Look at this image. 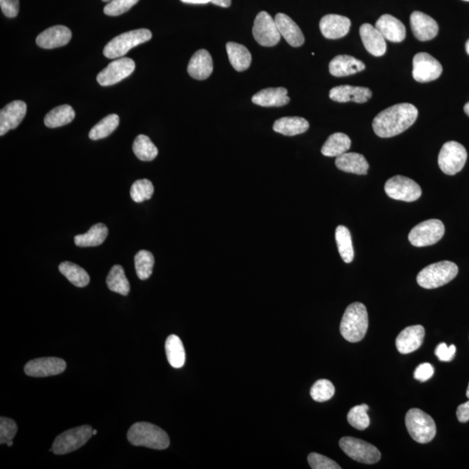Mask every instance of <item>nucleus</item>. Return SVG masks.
<instances>
[{
  "label": "nucleus",
  "instance_id": "1",
  "mask_svg": "<svg viewBox=\"0 0 469 469\" xmlns=\"http://www.w3.org/2000/svg\"><path fill=\"white\" fill-rule=\"evenodd\" d=\"M418 118L414 104L402 103L385 109L373 121V130L380 138L395 137L411 127Z\"/></svg>",
  "mask_w": 469,
  "mask_h": 469
},
{
  "label": "nucleus",
  "instance_id": "2",
  "mask_svg": "<svg viewBox=\"0 0 469 469\" xmlns=\"http://www.w3.org/2000/svg\"><path fill=\"white\" fill-rule=\"evenodd\" d=\"M127 439L136 447H146L152 450H166L170 446L167 433L149 423H137L128 431Z\"/></svg>",
  "mask_w": 469,
  "mask_h": 469
},
{
  "label": "nucleus",
  "instance_id": "3",
  "mask_svg": "<svg viewBox=\"0 0 469 469\" xmlns=\"http://www.w3.org/2000/svg\"><path fill=\"white\" fill-rule=\"evenodd\" d=\"M368 328V315L363 303H354L346 308L340 332L350 343H358L364 338Z\"/></svg>",
  "mask_w": 469,
  "mask_h": 469
},
{
  "label": "nucleus",
  "instance_id": "4",
  "mask_svg": "<svg viewBox=\"0 0 469 469\" xmlns=\"http://www.w3.org/2000/svg\"><path fill=\"white\" fill-rule=\"evenodd\" d=\"M459 268L455 263L450 261H442L424 268L417 276V283L420 287L433 290L442 287L458 274Z\"/></svg>",
  "mask_w": 469,
  "mask_h": 469
},
{
  "label": "nucleus",
  "instance_id": "5",
  "mask_svg": "<svg viewBox=\"0 0 469 469\" xmlns=\"http://www.w3.org/2000/svg\"><path fill=\"white\" fill-rule=\"evenodd\" d=\"M151 38V31L148 29L126 31L112 39L107 44L104 49V55L110 59L123 58L132 48L149 41Z\"/></svg>",
  "mask_w": 469,
  "mask_h": 469
},
{
  "label": "nucleus",
  "instance_id": "6",
  "mask_svg": "<svg viewBox=\"0 0 469 469\" xmlns=\"http://www.w3.org/2000/svg\"><path fill=\"white\" fill-rule=\"evenodd\" d=\"M405 423L408 434L416 443L426 444L435 438L436 435L435 420L419 408H411L408 410Z\"/></svg>",
  "mask_w": 469,
  "mask_h": 469
},
{
  "label": "nucleus",
  "instance_id": "7",
  "mask_svg": "<svg viewBox=\"0 0 469 469\" xmlns=\"http://www.w3.org/2000/svg\"><path fill=\"white\" fill-rule=\"evenodd\" d=\"M94 435V430L89 425L71 428L59 435L52 445V452L55 455H66L79 450Z\"/></svg>",
  "mask_w": 469,
  "mask_h": 469
},
{
  "label": "nucleus",
  "instance_id": "8",
  "mask_svg": "<svg viewBox=\"0 0 469 469\" xmlns=\"http://www.w3.org/2000/svg\"><path fill=\"white\" fill-rule=\"evenodd\" d=\"M468 159V152L462 143L455 141L445 143L438 156L440 169L443 173L454 176L463 169Z\"/></svg>",
  "mask_w": 469,
  "mask_h": 469
},
{
  "label": "nucleus",
  "instance_id": "9",
  "mask_svg": "<svg viewBox=\"0 0 469 469\" xmlns=\"http://www.w3.org/2000/svg\"><path fill=\"white\" fill-rule=\"evenodd\" d=\"M444 234L443 223L439 219H430L413 228L408 234V240L413 246L426 247L438 243Z\"/></svg>",
  "mask_w": 469,
  "mask_h": 469
},
{
  "label": "nucleus",
  "instance_id": "10",
  "mask_svg": "<svg viewBox=\"0 0 469 469\" xmlns=\"http://www.w3.org/2000/svg\"><path fill=\"white\" fill-rule=\"evenodd\" d=\"M340 448L351 459L365 464H375L380 459V453L374 445L354 437H343Z\"/></svg>",
  "mask_w": 469,
  "mask_h": 469
},
{
  "label": "nucleus",
  "instance_id": "11",
  "mask_svg": "<svg viewBox=\"0 0 469 469\" xmlns=\"http://www.w3.org/2000/svg\"><path fill=\"white\" fill-rule=\"evenodd\" d=\"M385 192L390 198L403 202H415L422 196L418 183L404 176H395L388 180Z\"/></svg>",
  "mask_w": 469,
  "mask_h": 469
},
{
  "label": "nucleus",
  "instance_id": "12",
  "mask_svg": "<svg viewBox=\"0 0 469 469\" xmlns=\"http://www.w3.org/2000/svg\"><path fill=\"white\" fill-rule=\"evenodd\" d=\"M252 34L260 46L272 47L278 45L281 39L278 27L275 19L266 11H261L256 16Z\"/></svg>",
  "mask_w": 469,
  "mask_h": 469
},
{
  "label": "nucleus",
  "instance_id": "13",
  "mask_svg": "<svg viewBox=\"0 0 469 469\" xmlns=\"http://www.w3.org/2000/svg\"><path fill=\"white\" fill-rule=\"evenodd\" d=\"M443 74L438 60L427 52H419L413 59V78L420 83L434 81Z\"/></svg>",
  "mask_w": 469,
  "mask_h": 469
},
{
  "label": "nucleus",
  "instance_id": "14",
  "mask_svg": "<svg viewBox=\"0 0 469 469\" xmlns=\"http://www.w3.org/2000/svg\"><path fill=\"white\" fill-rule=\"evenodd\" d=\"M136 64L131 59L119 58L108 65L97 76V81L100 86H111L129 77L134 71Z\"/></svg>",
  "mask_w": 469,
  "mask_h": 469
},
{
  "label": "nucleus",
  "instance_id": "15",
  "mask_svg": "<svg viewBox=\"0 0 469 469\" xmlns=\"http://www.w3.org/2000/svg\"><path fill=\"white\" fill-rule=\"evenodd\" d=\"M65 360L58 358H43L31 360L25 366V373L31 378H48L62 374L66 370Z\"/></svg>",
  "mask_w": 469,
  "mask_h": 469
},
{
  "label": "nucleus",
  "instance_id": "16",
  "mask_svg": "<svg viewBox=\"0 0 469 469\" xmlns=\"http://www.w3.org/2000/svg\"><path fill=\"white\" fill-rule=\"evenodd\" d=\"M26 111V104L21 100H16L4 107L0 111V136L16 129L25 118Z\"/></svg>",
  "mask_w": 469,
  "mask_h": 469
},
{
  "label": "nucleus",
  "instance_id": "17",
  "mask_svg": "<svg viewBox=\"0 0 469 469\" xmlns=\"http://www.w3.org/2000/svg\"><path fill=\"white\" fill-rule=\"evenodd\" d=\"M410 26L413 34L420 41H428L438 34V24L430 16L422 11H415L411 14Z\"/></svg>",
  "mask_w": 469,
  "mask_h": 469
},
{
  "label": "nucleus",
  "instance_id": "18",
  "mask_svg": "<svg viewBox=\"0 0 469 469\" xmlns=\"http://www.w3.org/2000/svg\"><path fill=\"white\" fill-rule=\"evenodd\" d=\"M321 33L328 39H338L346 37L350 31L351 21L344 16L328 14L321 19Z\"/></svg>",
  "mask_w": 469,
  "mask_h": 469
},
{
  "label": "nucleus",
  "instance_id": "19",
  "mask_svg": "<svg viewBox=\"0 0 469 469\" xmlns=\"http://www.w3.org/2000/svg\"><path fill=\"white\" fill-rule=\"evenodd\" d=\"M425 330L422 326L407 327L400 333L395 346L400 354H410L423 346Z\"/></svg>",
  "mask_w": 469,
  "mask_h": 469
},
{
  "label": "nucleus",
  "instance_id": "20",
  "mask_svg": "<svg viewBox=\"0 0 469 469\" xmlns=\"http://www.w3.org/2000/svg\"><path fill=\"white\" fill-rule=\"evenodd\" d=\"M71 39V31L65 26H55L48 28L40 34L36 43L44 49H54V48L66 46Z\"/></svg>",
  "mask_w": 469,
  "mask_h": 469
},
{
  "label": "nucleus",
  "instance_id": "21",
  "mask_svg": "<svg viewBox=\"0 0 469 469\" xmlns=\"http://www.w3.org/2000/svg\"><path fill=\"white\" fill-rule=\"evenodd\" d=\"M372 97V91L367 87L339 86L332 88L330 98L338 103H366Z\"/></svg>",
  "mask_w": 469,
  "mask_h": 469
},
{
  "label": "nucleus",
  "instance_id": "22",
  "mask_svg": "<svg viewBox=\"0 0 469 469\" xmlns=\"http://www.w3.org/2000/svg\"><path fill=\"white\" fill-rule=\"evenodd\" d=\"M360 36L365 49L375 57H382L387 51L386 39L371 24H363L360 27Z\"/></svg>",
  "mask_w": 469,
  "mask_h": 469
},
{
  "label": "nucleus",
  "instance_id": "23",
  "mask_svg": "<svg viewBox=\"0 0 469 469\" xmlns=\"http://www.w3.org/2000/svg\"><path fill=\"white\" fill-rule=\"evenodd\" d=\"M375 26L388 41L400 43L406 38V28L403 22L394 16L390 14L380 16Z\"/></svg>",
  "mask_w": 469,
  "mask_h": 469
},
{
  "label": "nucleus",
  "instance_id": "24",
  "mask_svg": "<svg viewBox=\"0 0 469 469\" xmlns=\"http://www.w3.org/2000/svg\"><path fill=\"white\" fill-rule=\"evenodd\" d=\"M281 37L286 40L288 45L293 47L302 46L306 41L303 31L296 23L284 14H276L275 18Z\"/></svg>",
  "mask_w": 469,
  "mask_h": 469
},
{
  "label": "nucleus",
  "instance_id": "25",
  "mask_svg": "<svg viewBox=\"0 0 469 469\" xmlns=\"http://www.w3.org/2000/svg\"><path fill=\"white\" fill-rule=\"evenodd\" d=\"M213 69V60L206 50H199L195 52L187 67L188 74L191 78L196 80L208 79Z\"/></svg>",
  "mask_w": 469,
  "mask_h": 469
},
{
  "label": "nucleus",
  "instance_id": "26",
  "mask_svg": "<svg viewBox=\"0 0 469 469\" xmlns=\"http://www.w3.org/2000/svg\"><path fill=\"white\" fill-rule=\"evenodd\" d=\"M364 63L348 55H339L330 63V72L334 77H346L365 70Z\"/></svg>",
  "mask_w": 469,
  "mask_h": 469
},
{
  "label": "nucleus",
  "instance_id": "27",
  "mask_svg": "<svg viewBox=\"0 0 469 469\" xmlns=\"http://www.w3.org/2000/svg\"><path fill=\"white\" fill-rule=\"evenodd\" d=\"M288 91L286 88H267L255 94L252 102L263 107H281L290 103Z\"/></svg>",
  "mask_w": 469,
  "mask_h": 469
},
{
  "label": "nucleus",
  "instance_id": "28",
  "mask_svg": "<svg viewBox=\"0 0 469 469\" xmlns=\"http://www.w3.org/2000/svg\"><path fill=\"white\" fill-rule=\"evenodd\" d=\"M336 166L340 171L356 175H366L370 168L364 156L355 152H346L338 156Z\"/></svg>",
  "mask_w": 469,
  "mask_h": 469
},
{
  "label": "nucleus",
  "instance_id": "29",
  "mask_svg": "<svg viewBox=\"0 0 469 469\" xmlns=\"http://www.w3.org/2000/svg\"><path fill=\"white\" fill-rule=\"evenodd\" d=\"M310 128V123L306 118L300 117L282 118L274 123L273 130L284 136H293L304 133Z\"/></svg>",
  "mask_w": 469,
  "mask_h": 469
},
{
  "label": "nucleus",
  "instance_id": "30",
  "mask_svg": "<svg viewBox=\"0 0 469 469\" xmlns=\"http://www.w3.org/2000/svg\"><path fill=\"white\" fill-rule=\"evenodd\" d=\"M226 51L231 66L236 71H246L251 66V54L246 46L238 43L228 42Z\"/></svg>",
  "mask_w": 469,
  "mask_h": 469
},
{
  "label": "nucleus",
  "instance_id": "31",
  "mask_svg": "<svg viewBox=\"0 0 469 469\" xmlns=\"http://www.w3.org/2000/svg\"><path fill=\"white\" fill-rule=\"evenodd\" d=\"M109 233L106 224L97 223L90 228L86 234L75 236L74 242L79 247H96L106 241Z\"/></svg>",
  "mask_w": 469,
  "mask_h": 469
},
{
  "label": "nucleus",
  "instance_id": "32",
  "mask_svg": "<svg viewBox=\"0 0 469 469\" xmlns=\"http://www.w3.org/2000/svg\"><path fill=\"white\" fill-rule=\"evenodd\" d=\"M351 140L348 136L341 132L332 134L322 147V154L326 156H338L346 153L351 149Z\"/></svg>",
  "mask_w": 469,
  "mask_h": 469
},
{
  "label": "nucleus",
  "instance_id": "33",
  "mask_svg": "<svg viewBox=\"0 0 469 469\" xmlns=\"http://www.w3.org/2000/svg\"><path fill=\"white\" fill-rule=\"evenodd\" d=\"M168 362L175 368H182L186 363V351L181 339L178 336L171 335L166 343Z\"/></svg>",
  "mask_w": 469,
  "mask_h": 469
},
{
  "label": "nucleus",
  "instance_id": "34",
  "mask_svg": "<svg viewBox=\"0 0 469 469\" xmlns=\"http://www.w3.org/2000/svg\"><path fill=\"white\" fill-rule=\"evenodd\" d=\"M74 118V108L68 104H64L48 112L45 118V124L49 128L61 127L70 123Z\"/></svg>",
  "mask_w": 469,
  "mask_h": 469
},
{
  "label": "nucleus",
  "instance_id": "35",
  "mask_svg": "<svg viewBox=\"0 0 469 469\" xmlns=\"http://www.w3.org/2000/svg\"><path fill=\"white\" fill-rule=\"evenodd\" d=\"M336 241L338 244L341 258L346 263H351L354 259V247H353L351 231L343 226H339L336 230Z\"/></svg>",
  "mask_w": 469,
  "mask_h": 469
},
{
  "label": "nucleus",
  "instance_id": "36",
  "mask_svg": "<svg viewBox=\"0 0 469 469\" xmlns=\"http://www.w3.org/2000/svg\"><path fill=\"white\" fill-rule=\"evenodd\" d=\"M59 271L61 274L74 284V286L84 288L90 283V276L83 268L71 262H63L60 264Z\"/></svg>",
  "mask_w": 469,
  "mask_h": 469
},
{
  "label": "nucleus",
  "instance_id": "37",
  "mask_svg": "<svg viewBox=\"0 0 469 469\" xmlns=\"http://www.w3.org/2000/svg\"><path fill=\"white\" fill-rule=\"evenodd\" d=\"M108 288L111 291L116 292L122 296L129 294L131 287L129 281H128L124 270L122 266H115L111 268L110 273L106 278Z\"/></svg>",
  "mask_w": 469,
  "mask_h": 469
},
{
  "label": "nucleus",
  "instance_id": "38",
  "mask_svg": "<svg viewBox=\"0 0 469 469\" xmlns=\"http://www.w3.org/2000/svg\"><path fill=\"white\" fill-rule=\"evenodd\" d=\"M132 149L141 161H152L158 155V148L146 135H139L135 138Z\"/></svg>",
  "mask_w": 469,
  "mask_h": 469
},
{
  "label": "nucleus",
  "instance_id": "39",
  "mask_svg": "<svg viewBox=\"0 0 469 469\" xmlns=\"http://www.w3.org/2000/svg\"><path fill=\"white\" fill-rule=\"evenodd\" d=\"M119 117L117 114L108 115L92 128L89 133L91 140H99L109 137L117 129Z\"/></svg>",
  "mask_w": 469,
  "mask_h": 469
},
{
  "label": "nucleus",
  "instance_id": "40",
  "mask_svg": "<svg viewBox=\"0 0 469 469\" xmlns=\"http://www.w3.org/2000/svg\"><path fill=\"white\" fill-rule=\"evenodd\" d=\"M155 259L151 252L140 251L135 256L136 272L140 280H146L150 278L153 271Z\"/></svg>",
  "mask_w": 469,
  "mask_h": 469
},
{
  "label": "nucleus",
  "instance_id": "41",
  "mask_svg": "<svg viewBox=\"0 0 469 469\" xmlns=\"http://www.w3.org/2000/svg\"><path fill=\"white\" fill-rule=\"evenodd\" d=\"M367 404L358 405L352 408L348 414V422L353 428L358 430H365L370 426V420L368 415Z\"/></svg>",
  "mask_w": 469,
  "mask_h": 469
},
{
  "label": "nucleus",
  "instance_id": "42",
  "mask_svg": "<svg viewBox=\"0 0 469 469\" xmlns=\"http://www.w3.org/2000/svg\"><path fill=\"white\" fill-rule=\"evenodd\" d=\"M335 395V387L331 380L322 379L313 385L311 395L318 403H324L331 400Z\"/></svg>",
  "mask_w": 469,
  "mask_h": 469
},
{
  "label": "nucleus",
  "instance_id": "43",
  "mask_svg": "<svg viewBox=\"0 0 469 469\" xmlns=\"http://www.w3.org/2000/svg\"><path fill=\"white\" fill-rule=\"evenodd\" d=\"M153 193V184L148 179L137 180L131 188V196L136 203H142L151 199Z\"/></svg>",
  "mask_w": 469,
  "mask_h": 469
},
{
  "label": "nucleus",
  "instance_id": "44",
  "mask_svg": "<svg viewBox=\"0 0 469 469\" xmlns=\"http://www.w3.org/2000/svg\"><path fill=\"white\" fill-rule=\"evenodd\" d=\"M139 0H111L104 8V13L111 17H116L126 13Z\"/></svg>",
  "mask_w": 469,
  "mask_h": 469
},
{
  "label": "nucleus",
  "instance_id": "45",
  "mask_svg": "<svg viewBox=\"0 0 469 469\" xmlns=\"http://www.w3.org/2000/svg\"><path fill=\"white\" fill-rule=\"evenodd\" d=\"M17 432V424L14 420L6 418V417L0 418V443L3 445L11 442Z\"/></svg>",
  "mask_w": 469,
  "mask_h": 469
},
{
  "label": "nucleus",
  "instance_id": "46",
  "mask_svg": "<svg viewBox=\"0 0 469 469\" xmlns=\"http://www.w3.org/2000/svg\"><path fill=\"white\" fill-rule=\"evenodd\" d=\"M308 462L313 469H341V466L334 460L318 453H311L308 456Z\"/></svg>",
  "mask_w": 469,
  "mask_h": 469
},
{
  "label": "nucleus",
  "instance_id": "47",
  "mask_svg": "<svg viewBox=\"0 0 469 469\" xmlns=\"http://www.w3.org/2000/svg\"><path fill=\"white\" fill-rule=\"evenodd\" d=\"M456 353L455 346H448L446 343H440L436 347L435 355L440 362H451L454 359Z\"/></svg>",
  "mask_w": 469,
  "mask_h": 469
},
{
  "label": "nucleus",
  "instance_id": "48",
  "mask_svg": "<svg viewBox=\"0 0 469 469\" xmlns=\"http://www.w3.org/2000/svg\"><path fill=\"white\" fill-rule=\"evenodd\" d=\"M434 367L430 363H425L420 364L414 373V378L420 383L427 382L434 375Z\"/></svg>",
  "mask_w": 469,
  "mask_h": 469
},
{
  "label": "nucleus",
  "instance_id": "49",
  "mask_svg": "<svg viewBox=\"0 0 469 469\" xmlns=\"http://www.w3.org/2000/svg\"><path fill=\"white\" fill-rule=\"evenodd\" d=\"M0 6L7 18L13 19L19 14V0H0Z\"/></svg>",
  "mask_w": 469,
  "mask_h": 469
},
{
  "label": "nucleus",
  "instance_id": "50",
  "mask_svg": "<svg viewBox=\"0 0 469 469\" xmlns=\"http://www.w3.org/2000/svg\"><path fill=\"white\" fill-rule=\"evenodd\" d=\"M457 419L460 423H466L469 420V400L467 403L460 404L457 408L456 411Z\"/></svg>",
  "mask_w": 469,
  "mask_h": 469
},
{
  "label": "nucleus",
  "instance_id": "51",
  "mask_svg": "<svg viewBox=\"0 0 469 469\" xmlns=\"http://www.w3.org/2000/svg\"><path fill=\"white\" fill-rule=\"evenodd\" d=\"M211 4L215 6L228 8L231 5V0H211Z\"/></svg>",
  "mask_w": 469,
  "mask_h": 469
},
{
  "label": "nucleus",
  "instance_id": "52",
  "mask_svg": "<svg viewBox=\"0 0 469 469\" xmlns=\"http://www.w3.org/2000/svg\"><path fill=\"white\" fill-rule=\"evenodd\" d=\"M180 1L191 4V5H206V4L211 3V0H180Z\"/></svg>",
  "mask_w": 469,
  "mask_h": 469
},
{
  "label": "nucleus",
  "instance_id": "53",
  "mask_svg": "<svg viewBox=\"0 0 469 469\" xmlns=\"http://www.w3.org/2000/svg\"><path fill=\"white\" fill-rule=\"evenodd\" d=\"M464 111H465V114H466L469 117V102L467 103L466 104H465Z\"/></svg>",
  "mask_w": 469,
  "mask_h": 469
},
{
  "label": "nucleus",
  "instance_id": "54",
  "mask_svg": "<svg viewBox=\"0 0 469 469\" xmlns=\"http://www.w3.org/2000/svg\"><path fill=\"white\" fill-rule=\"evenodd\" d=\"M465 49H466L467 54L469 55V39L466 43V46H465Z\"/></svg>",
  "mask_w": 469,
  "mask_h": 469
},
{
  "label": "nucleus",
  "instance_id": "55",
  "mask_svg": "<svg viewBox=\"0 0 469 469\" xmlns=\"http://www.w3.org/2000/svg\"><path fill=\"white\" fill-rule=\"evenodd\" d=\"M6 444H7L8 446H9V447L13 446V445H14L13 440H11V442H8Z\"/></svg>",
  "mask_w": 469,
  "mask_h": 469
},
{
  "label": "nucleus",
  "instance_id": "56",
  "mask_svg": "<svg viewBox=\"0 0 469 469\" xmlns=\"http://www.w3.org/2000/svg\"><path fill=\"white\" fill-rule=\"evenodd\" d=\"M467 398L469 399V384L467 390Z\"/></svg>",
  "mask_w": 469,
  "mask_h": 469
},
{
  "label": "nucleus",
  "instance_id": "57",
  "mask_svg": "<svg viewBox=\"0 0 469 469\" xmlns=\"http://www.w3.org/2000/svg\"><path fill=\"white\" fill-rule=\"evenodd\" d=\"M97 434H98V430H94V435H97Z\"/></svg>",
  "mask_w": 469,
  "mask_h": 469
},
{
  "label": "nucleus",
  "instance_id": "58",
  "mask_svg": "<svg viewBox=\"0 0 469 469\" xmlns=\"http://www.w3.org/2000/svg\"><path fill=\"white\" fill-rule=\"evenodd\" d=\"M104 2H110L111 0H103Z\"/></svg>",
  "mask_w": 469,
  "mask_h": 469
},
{
  "label": "nucleus",
  "instance_id": "59",
  "mask_svg": "<svg viewBox=\"0 0 469 469\" xmlns=\"http://www.w3.org/2000/svg\"><path fill=\"white\" fill-rule=\"evenodd\" d=\"M464 1H469V0H464Z\"/></svg>",
  "mask_w": 469,
  "mask_h": 469
}]
</instances>
